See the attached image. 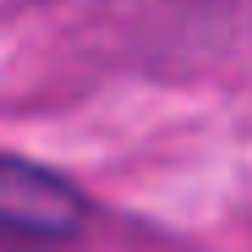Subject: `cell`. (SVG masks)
<instances>
[{
	"label": "cell",
	"mask_w": 252,
	"mask_h": 252,
	"mask_svg": "<svg viewBox=\"0 0 252 252\" xmlns=\"http://www.w3.org/2000/svg\"><path fill=\"white\" fill-rule=\"evenodd\" d=\"M82 220L88 203L66 176L0 154V241H71Z\"/></svg>",
	"instance_id": "cell-1"
}]
</instances>
